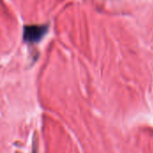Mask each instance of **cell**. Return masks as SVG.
Segmentation results:
<instances>
[{
  "mask_svg": "<svg viewBox=\"0 0 153 153\" xmlns=\"http://www.w3.org/2000/svg\"><path fill=\"white\" fill-rule=\"evenodd\" d=\"M46 31L47 27L45 26H27L24 29L23 37L29 42H36L44 36Z\"/></svg>",
  "mask_w": 153,
  "mask_h": 153,
  "instance_id": "6da1fadb",
  "label": "cell"
}]
</instances>
